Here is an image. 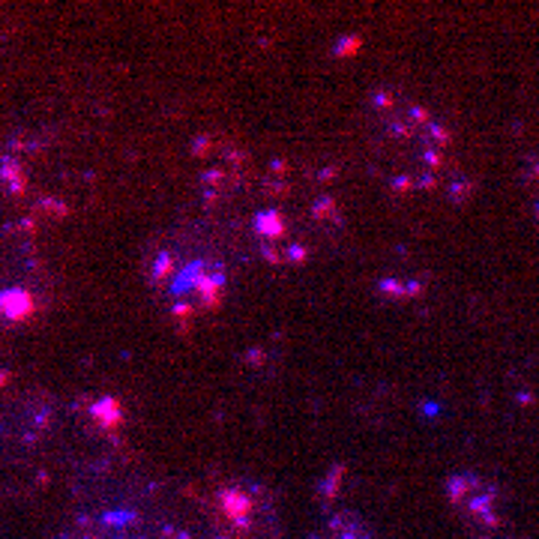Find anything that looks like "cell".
<instances>
[{"instance_id": "cell-1", "label": "cell", "mask_w": 539, "mask_h": 539, "mask_svg": "<svg viewBox=\"0 0 539 539\" xmlns=\"http://www.w3.org/2000/svg\"><path fill=\"white\" fill-rule=\"evenodd\" d=\"M447 141L425 108L404 102L381 108V153L389 174L404 186H422L435 177Z\"/></svg>"}, {"instance_id": "cell-2", "label": "cell", "mask_w": 539, "mask_h": 539, "mask_svg": "<svg viewBox=\"0 0 539 539\" xmlns=\"http://www.w3.org/2000/svg\"><path fill=\"white\" fill-rule=\"evenodd\" d=\"M447 497L461 522L470 527L473 539H504L500 491L486 476L473 470H458L447 479Z\"/></svg>"}, {"instance_id": "cell-3", "label": "cell", "mask_w": 539, "mask_h": 539, "mask_svg": "<svg viewBox=\"0 0 539 539\" xmlns=\"http://www.w3.org/2000/svg\"><path fill=\"white\" fill-rule=\"evenodd\" d=\"M312 539H368V530L363 527V522L350 512H339L324 522V527L314 533Z\"/></svg>"}, {"instance_id": "cell-4", "label": "cell", "mask_w": 539, "mask_h": 539, "mask_svg": "<svg viewBox=\"0 0 539 539\" xmlns=\"http://www.w3.org/2000/svg\"><path fill=\"white\" fill-rule=\"evenodd\" d=\"M222 509H225L228 518L234 524H240V527H246V524L252 522V512H255L249 494L240 491V488H228L225 494H222Z\"/></svg>"}]
</instances>
